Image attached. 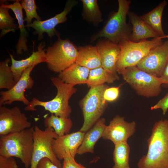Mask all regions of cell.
<instances>
[{
  "label": "cell",
  "mask_w": 168,
  "mask_h": 168,
  "mask_svg": "<svg viewBox=\"0 0 168 168\" xmlns=\"http://www.w3.org/2000/svg\"><path fill=\"white\" fill-rule=\"evenodd\" d=\"M148 151L137 163L138 168H168V119L154 124L147 140Z\"/></svg>",
  "instance_id": "6da1fadb"
},
{
  "label": "cell",
  "mask_w": 168,
  "mask_h": 168,
  "mask_svg": "<svg viewBox=\"0 0 168 168\" xmlns=\"http://www.w3.org/2000/svg\"><path fill=\"white\" fill-rule=\"evenodd\" d=\"M34 127L0 137V155L19 158L30 167L34 144Z\"/></svg>",
  "instance_id": "7a4b0ae2"
},
{
  "label": "cell",
  "mask_w": 168,
  "mask_h": 168,
  "mask_svg": "<svg viewBox=\"0 0 168 168\" xmlns=\"http://www.w3.org/2000/svg\"><path fill=\"white\" fill-rule=\"evenodd\" d=\"M51 80L57 89V93L52 100L46 101H41L34 97L25 108L26 111H34L35 107L42 106L45 110L56 116L69 118L72 111L69 105V100L77 91L74 86L64 82L59 77H52Z\"/></svg>",
  "instance_id": "3957f363"
},
{
  "label": "cell",
  "mask_w": 168,
  "mask_h": 168,
  "mask_svg": "<svg viewBox=\"0 0 168 168\" xmlns=\"http://www.w3.org/2000/svg\"><path fill=\"white\" fill-rule=\"evenodd\" d=\"M118 8L112 13L102 28L91 38V42L103 38L119 44L125 40H130L132 28L126 21L131 1L118 0Z\"/></svg>",
  "instance_id": "277c9868"
},
{
  "label": "cell",
  "mask_w": 168,
  "mask_h": 168,
  "mask_svg": "<svg viewBox=\"0 0 168 168\" xmlns=\"http://www.w3.org/2000/svg\"><path fill=\"white\" fill-rule=\"evenodd\" d=\"M108 87V86L105 84L90 87L80 101L84 119L80 131L86 133L101 118L108 105L104 94Z\"/></svg>",
  "instance_id": "5b68a950"
},
{
  "label": "cell",
  "mask_w": 168,
  "mask_h": 168,
  "mask_svg": "<svg viewBox=\"0 0 168 168\" xmlns=\"http://www.w3.org/2000/svg\"><path fill=\"white\" fill-rule=\"evenodd\" d=\"M121 74L123 79L137 94L147 98L157 96L164 83L161 77L146 72L136 66L126 68Z\"/></svg>",
  "instance_id": "8992f818"
},
{
  "label": "cell",
  "mask_w": 168,
  "mask_h": 168,
  "mask_svg": "<svg viewBox=\"0 0 168 168\" xmlns=\"http://www.w3.org/2000/svg\"><path fill=\"white\" fill-rule=\"evenodd\" d=\"M162 41L158 37L137 42L125 40L120 42V52L116 66L117 73L121 74L126 68L136 66L152 49L161 44Z\"/></svg>",
  "instance_id": "52a82bcc"
},
{
  "label": "cell",
  "mask_w": 168,
  "mask_h": 168,
  "mask_svg": "<svg viewBox=\"0 0 168 168\" xmlns=\"http://www.w3.org/2000/svg\"><path fill=\"white\" fill-rule=\"evenodd\" d=\"M58 37L57 41L46 49L45 62L49 69L59 73L75 63L78 48L69 39Z\"/></svg>",
  "instance_id": "ba28073f"
},
{
  "label": "cell",
  "mask_w": 168,
  "mask_h": 168,
  "mask_svg": "<svg viewBox=\"0 0 168 168\" xmlns=\"http://www.w3.org/2000/svg\"><path fill=\"white\" fill-rule=\"evenodd\" d=\"M58 137L52 128H46L43 130L37 125L34 127L33 151L30 168H36L39 161L44 158H49L57 166L62 168L60 161L53 149L54 141Z\"/></svg>",
  "instance_id": "9c48e42d"
},
{
  "label": "cell",
  "mask_w": 168,
  "mask_h": 168,
  "mask_svg": "<svg viewBox=\"0 0 168 168\" xmlns=\"http://www.w3.org/2000/svg\"><path fill=\"white\" fill-rule=\"evenodd\" d=\"M31 123L17 106L9 108L0 106V136L31 128Z\"/></svg>",
  "instance_id": "30bf717a"
},
{
  "label": "cell",
  "mask_w": 168,
  "mask_h": 168,
  "mask_svg": "<svg viewBox=\"0 0 168 168\" xmlns=\"http://www.w3.org/2000/svg\"><path fill=\"white\" fill-rule=\"evenodd\" d=\"M168 63V40L152 49L136 66L141 70L161 77Z\"/></svg>",
  "instance_id": "8fae6325"
},
{
  "label": "cell",
  "mask_w": 168,
  "mask_h": 168,
  "mask_svg": "<svg viewBox=\"0 0 168 168\" xmlns=\"http://www.w3.org/2000/svg\"><path fill=\"white\" fill-rule=\"evenodd\" d=\"M35 66L26 69L21 78L11 89L0 92V106L10 105L15 101L22 102L28 105L30 102L26 97L24 93L27 89H31L34 85V81L30 75Z\"/></svg>",
  "instance_id": "7c38bea8"
},
{
  "label": "cell",
  "mask_w": 168,
  "mask_h": 168,
  "mask_svg": "<svg viewBox=\"0 0 168 168\" xmlns=\"http://www.w3.org/2000/svg\"><path fill=\"white\" fill-rule=\"evenodd\" d=\"M78 3L75 0H68L65 4L63 11L50 18L44 21L35 20L25 27H30L35 30L34 34L38 35V39L40 40L43 38V34L46 33L48 36L51 38L56 35L59 36V34L55 29L58 24L63 23L67 20V16L73 8Z\"/></svg>",
  "instance_id": "4fadbf2b"
},
{
  "label": "cell",
  "mask_w": 168,
  "mask_h": 168,
  "mask_svg": "<svg viewBox=\"0 0 168 168\" xmlns=\"http://www.w3.org/2000/svg\"><path fill=\"white\" fill-rule=\"evenodd\" d=\"M136 123L134 121L128 122L123 117L117 115L106 126L102 136L104 140H109L115 144L127 142L129 138L136 131Z\"/></svg>",
  "instance_id": "5bb4252c"
},
{
  "label": "cell",
  "mask_w": 168,
  "mask_h": 168,
  "mask_svg": "<svg viewBox=\"0 0 168 168\" xmlns=\"http://www.w3.org/2000/svg\"><path fill=\"white\" fill-rule=\"evenodd\" d=\"M85 133L79 131L56 138L53 149L57 158L60 161L68 157L75 159Z\"/></svg>",
  "instance_id": "9a60e30c"
},
{
  "label": "cell",
  "mask_w": 168,
  "mask_h": 168,
  "mask_svg": "<svg viewBox=\"0 0 168 168\" xmlns=\"http://www.w3.org/2000/svg\"><path fill=\"white\" fill-rule=\"evenodd\" d=\"M96 46L100 57L101 67L111 73L118 75L116 66L120 52L119 44L103 38L98 41Z\"/></svg>",
  "instance_id": "2e32d148"
},
{
  "label": "cell",
  "mask_w": 168,
  "mask_h": 168,
  "mask_svg": "<svg viewBox=\"0 0 168 168\" xmlns=\"http://www.w3.org/2000/svg\"><path fill=\"white\" fill-rule=\"evenodd\" d=\"M45 44L44 42L40 43L38 46L37 51L35 52L33 51L29 57L21 60H15L13 55L9 54L12 63L10 67L14 74V80L16 82L19 80L26 69L45 62L46 49H44Z\"/></svg>",
  "instance_id": "e0dca14e"
},
{
  "label": "cell",
  "mask_w": 168,
  "mask_h": 168,
  "mask_svg": "<svg viewBox=\"0 0 168 168\" xmlns=\"http://www.w3.org/2000/svg\"><path fill=\"white\" fill-rule=\"evenodd\" d=\"M104 118H100L86 133L82 144L78 149L77 154L82 155L86 153L94 152L95 145L98 140L102 137L106 126Z\"/></svg>",
  "instance_id": "ac0fdd59"
},
{
  "label": "cell",
  "mask_w": 168,
  "mask_h": 168,
  "mask_svg": "<svg viewBox=\"0 0 168 168\" xmlns=\"http://www.w3.org/2000/svg\"><path fill=\"white\" fill-rule=\"evenodd\" d=\"M128 16L132 26L130 41L137 42L149 38L159 37L140 16L130 12H128Z\"/></svg>",
  "instance_id": "d6986e66"
},
{
  "label": "cell",
  "mask_w": 168,
  "mask_h": 168,
  "mask_svg": "<svg viewBox=\"0 0 168 168\" xmlns=\"http://www.w3.org/2000/svg\"><path fill=\"white\" fill-rule=\"evenodd\" d=\"M1 6L11 9L15 14L19 24L20 35L18 42L16 45V52L18 55L22 54L24 52L28 50L27 45L28 43V34L24 24L23 15V8L20 1L16 0L10 4L1 3Z\"/></svg>",
  "instance_id": "ffe728a7"
},
{
  "label": "cell",
  "mask_w": 168,
  "mask_h": 168,
  "mask_svg": "<svg viewBox=\"0 0 168 168\" xmlns=\"http://www.w3.org/2000/svg\"><path fill=\"white\" fill-rule=\"evenodd\" d=\"M75 63L90 70L101 67L100 57L96 46L88 45L78 48Z\"/></svg>",
  "instance_id": "44dd1931"
},
{
  "label": "cell",
  "mask_w": 168,
  "mask_h": 168,
  "mask_svg": "<svg viewBox=\"0 0 168 168\" xmlns=\"http://www.w3.org/2000/svg\"><path fill=\"white\" fill-rule=\"evenodd\" d=\"M90 70L75 63L59 73L58 77L64 82L74 86L86 84Z\"/></svg>",
  "instance_id": "7402d4cb"
},
{
  "label": "cell",
  "mask_w": 168,
  "mask_h": 168,
  "mask_svg": "<svg viewBox=\"0 0 168 168\" xmlns=\"http://www.w3.org/2000/svg\"><path fill=\"white\" fill-rule=\"evenodd\" d=\"M167 4L164 0L151 11L140 16L161 39L165 36L162 25V16L163 11Z\"/></svg>",
  "instance_id": "603a6c76"
},
{
  "label": "cell",
  "mask_w": 168,
  "mask_h": 168,
  "mask_svg": "<svg viewBox=\"0 0 168 168\" xmlns=\"http://www.w3.org/2000/svg\"><path fill=\"white\" fill-rule=\"evenodd\" d=\"M118 75H115L104 69L101 67L90 70L86 84L91 87L105 84L113 83L119 80Z\"/></svg>",
  "instance_id": "cb8c5ba5"
},
{
  "label": "cell",
  "mask_w": 168,
  "mask_h": 168,
  "mask_svg": "<svg viewBox=\"0 0 168 168\" xmlns=\"http://www.w3.org/2000/svg\"><path fill=\"white\" fill-rule=\"evenodd\" d=\"M44 123L45 127L53 128L58 136L69 134L73 125L70 118L59 117L53 114L45 118Z\"/></svg>",
  "instance_id": "d4e9b609"
},
{
  "label": "cell",
  "mask_w": 168,
  "mask_h": 168,
  "mask_svg": "<svg viewBox=\"0 0 168 168\" xmlns=\"http://www.w3.org/2000/svg\"><path fill=\"white\" fill-rule=\"evenodd\" d=\"M83 6L82 16L84 19L97 25L103 21L102 13L97 0H81Z\"/></svg>",
  "instance_id": "484cf974"
},
{
  "label": "cell",
  "mask_w": 168,
  "mask_h": 168,
  "mask_svg": "<svg viewBox=\"0 0 168 168\" xmlns=\"http://www.w3.org/2000/svg\"><path fill=\"white\" fill-rule=\"evenodd\" d=\"M113 153L114 165L112 168H130L129 163L130 147L127 142L114 145Z\"/></svg>",
  "instance_id": "4316f807"
},
{
  "label": "cell",
  "mask_w": 168,
  "mask_h": 168,
  "mask_svg": "<svg viewBox=\"0 0 168 168\" xmlns=\"http://www.w3.org/2000/svg\"><path fill=\"white\" fill-rule=\"evenodd\" d=\"M10 58H7L0 63V89L12 88L16 82L14 79L13 72L9 65Z\"/></svg>",
  "instance_id": "83f0119b"
},
{
  "label": "cell",
  "mask_w": 168,
  "mask_h": 168,
  "mask_svg": "<svg viewBox=\"0 0 168 168\" xmlns=\"http://www.w3.org/2000/svg\"><path fill=\"white\" fill-rule=\"evenodd\" d=\"M9 9L0 6V29L1 30L0 37L10 32H14L18 29L19 26L16 24L14 19L10 15Z\"/></svg>",
  "instance_id": "f1b7e54d"
},
{
  "label": "cell",
  "mask_w": 168,
  "mask_h": 168,
  "mask_svg": "<svg viewBox=\"0 0 168 168\" xmlns=\"http://www.w3.org/2000/svg\"><path fill=\"white\" fill-rule=\"evenodd\" d=\"M21 5L26 12V17L24 18V21L27 22V25L31 23L32 20L35 18L37 21H40L41 18L38 15L37 7L34 0H23L20 1Z\"/></svg>",
  "instance_id": "f546056e"
},
{
  "label": "cell",
  "mask_w": 168,
  "mask_h": 168,
  "mask_svg": "<svg viewBox=\"0 0 168 168\" xmlns=\"http://www.w3.org/2000/svg\"><path fill=\"white\" fill-rule=\"evenodd\" d=\"M122 84L117 87H108L105 90L104 94L105 100L107 102H112L116 100L119 97L120 89Z\"/></svg>",
  "instance_id": "4dcf8cb0"
},
{
  "label": "cell",
  "mask_w": 168,
  "mask_h": 168,
  "mask_svg": "<svg viewBox=\"0 0 168 168\" xmlns=\"http://www.w3.org/2000/svg\"><path fill=\"white\" fill-rule=\"evenodd\" d=\"M0 168H18L13 157L0 155Z\"/></svg>",
  "instance_id": "1f68e13d"
},
{
  "label": "cell",
  "mask_w": 168,
  "mask_h": 168,
  "mask_svg": "<svg viewBox=\"0 0 168 168\" xmlns=\"http://www.w3.org/2000/svg\"><path fill=\"white\" fill-rule=\"evenodd\" d=\"M161 109L165 115L168 110V93L165 96L151 108V110Z\"/></svg>",
  "instance_id": "d6a6232c"
},
{
  "label": "cell",
  "mask_w": 168,
  "mask_h": 168,
  "mask_svg": "<svg viewBox=\"0 0 168 168\" xmlns=\"http://www.w3.org/2000/svg\"><path fill=\"white\" fill-rule=\"evenodd\" d=\"M62 168H86L76 162L74 158L68 157L63 160Z\"/></svg>",
  "instance_id": "836d02e7"
},
{
  "label": "cell",
  "mask_w": 168,
  "mask_h": 168,
  "mask_svg": "<svg viewBox=\"0 0 168 168\" xmlns=\"http://www.w3.org/2000/svg\"><path fill=\"white\" fill-rule=\"evenodd\" d=\"M36 168H60L49 159L47 158L42 159L39 162Z\"/></svg>",
  "instance_id": "e575fe53"
},
{
  "label": "cell",
  "mask_w": 168,
  "mask_h": 168,
  "mask_svg": "<svg viewBox=\"0 0 168 168\" xmlns=\"http://www.w3.org/2000/svg\"><path fill=\"white\" fill-rule=\"evenodd\" d=\"M161 77L164 82V83L162 85V86L168 88V63L166 66L163 74Z\"/></svg>",
  "instance_id": "d590c367"
},
{
  "label": "cell",
  "mask_w": 168,
  "mask_h": 168,
  "mask_svg": "<svg viewBox=\"0 0 168 168\" xmlns=\"http://www.w3.org/2000/svg\"><path fill=\"white\" fill-rule=\"evenodd\" d=\"M164 38H168V35H166L165 36L162 37L161 38V39H163Z\"/></svg>",
  "instance_id": "8d00e7d4"
}]
</instances>
